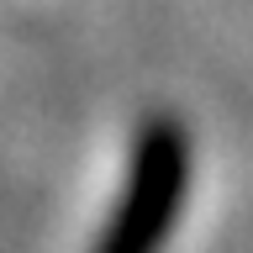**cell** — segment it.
<instances>
[{"mask_svg":"<svg viewBox=\"0 0 253 253\" xmlns=\"http://www.w3.org/2000/svg\"><path fill=\"white\" fill-rule=\"evenodd\" d=\"M190 169H195V148H190L185 122L148 116L137 126L122 190L95 237V253H164L190 195Z\"/></svg>","mask_w":253,"mask_h":253,"instance_id":"6da1fadb","label":"cell"}]
</instances>
